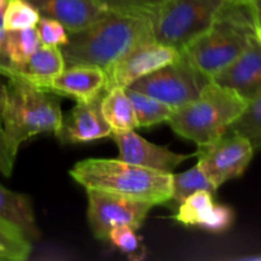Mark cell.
<instances>
[{
  "instance_id": "cell-1",
  "label": "cell",
  "mask_w": 261,
  "mask_h": 261,
  "mask_svg": "<svg viewBox=\"0 0 261 261\" xmlns=\"http://www.w3.org/2000/svg\"><path fill=\"white\" fill-rule=\"evenodd\" d=\"M68 33V42L60 47L65 65L97 66L105 73L134 48L155 41L152 19L115 13L84 30Z\"/></svg>"
},
{
  "instance_id": "cell-2",
  "label": "cell",
  "mask_w": 261,
  "mask_h": 261,
  "mask_svg": "<svg viewBox=\"0 0 261 261\" xmlns=\"http://www.w3.org/2000/svg\"><path fill=\"white\" fill-rule=\"evenodd\" d=\"M86 189L117 194L153 205H167L172 195V173L132 165L122 160L88 158L69 171Z\"/></svg>"
},
{
  "instance_id": "cell-3",
  "label": "cell",
  "mask_w": 261,
  "mask_h": 261,
  "mask_svg": "<svg viewBox=\"0 0 261 261\" xmlns=\"http://www.w3.org/2000/svg\"><path fill=\"white\" fill-rule=\"evenodd\" d=\"M252 8L247 0H226L216 22L181 53L209 79L226 69L255 35Z\"/></svg>"
},
{
  "instance_id": "cell-4",
  "label": "cell",
  "mask_w": 261,
  "mask_h": 261,
  "mask_svg": "<svg viewBox=\"0 0 261 261\" xmlns=\"http://www.w3.org/2000/svg\"><path fill=\"white\" fill-rule=\"evenodd\" d=\"M246 105L236 92L211 81L196 98L173 111L168 124L177 135L203 147L224 134Z\"/></svg>"
},
{
  "instance_id": "cell-5",
  "label": "cell",
  "mask_w": 261,
  "mask_h": 261,
  "mask_svg": "<svg viewBox=\"0 0 261 261\" xmlns=\"http://www.w3.org/2000/svg\"><path fill=\"white\" fill-rule=\"evenodd\" d=\"M60 103L24 79L12 76L5 88L3 129L10 142L19 148L25 140L42 133L55 134L61 126Z\"/></svg>"
},
{
  "instance_id": "cell-6",
  "label": "cell",
  "mask_w": 261,
  "mask_h": 261,
  "mask_svg": "<svg viewBox=\"0 0 261 261\" xmlns=\"http://www.w3.org/2000/svg\"><path fill=\"white\" fill-rule=\"evenodd\" d=\"M226 0H166L152 18L157 42L181 53L213 25Z\"/></svg>"
},
{
  "instance_id": "cell-7",
  "label": "cell",
  "mask_w": 261,
  "mask_h": 261,
  "mask_svg": "<svg viewBox=\"0 0 261 261\" xmlns=\"http://www.w3.org/2000/svg\"><path fill=\"white\" fill-rule=\"evenodd\" d=\"M209 82L211 79L181 53L177 60L138 79L129 87L163 102L175 111L196 98Z\"/></svg>"
},
{
  "instance_id": "cell-8",
  "label": "cell",
  "mask_w": 261,
  "mask_h": 261,
  "mask_svg": "<svg viewBox=\"0 0 261 261\" xmlns=\"http://www.w3.org/2000/svg\"><path fill=\"white\" fill-rule=\"evenodd\" d=\"M251 142L242 134L227 130L209 144L198 147V165L217 189L246 171L254 157Z\"/></svg>"
},
{
  "instance_id": "cell-9",
  "label": "cell",
  "mask_w": 261,
  "mask_h": 261,
  "mask_svg": "<svg viewBox=\"0 0 261 261\" xmlns=\"http://www.w3.org/2000/svg\"><path fill=\"white\" fill-rule=\"evenodd\" d=\"M88 196V224L92 233L101 241H107L112 228L129 226L139 229L147 219L153 204L135 200L117 194L87 189Z\"/></svg>"
},
{
  "instance_id": "cell-10",
  "label": "cell",
  "mask_w": 261,
  "mask_h": 261,
  "mask_svg": "<svg viewBox=\"0 0 261 261\" xmlns=\"http://www.w3.org/2000/svg\"><path fill=\"white\" fill-rule=\"evenodd\" d=\"M181 53L171 46L152 41L134 48L106 73V89L110 87H129L138 79L158 70L180 58Z\"/></svg>"
},
{
  "instance_id": "cell-11",
  "label": "cell",
  "mask_w": 261,
  "mask_h": 261,
  "mask_svg": "<svg viewBox=\"0 0 261 261\" xmlns=\"http://www.w3.org/2000/svg\"><path fill=\"white\" fill-rule=\"evenodd\" d=\"M110 137L117 145L120 160L132 165L142 166L161 172L172 173L194 154H178L166 147L153 144L134 130L126 133H111Z\"/></svg>"
},
{
  "instance_id": "cell-12",
  "label": "cell",
  "mask_w": 261,
  "mask_h": 261,
  "mask_svg": "<svg viewBox=\"0 0 261 261\" xmlns=\"http://www.w3.org/2000/svg\"><path fill=\"white\" fill-rule=\"evenodd\" d=\"M105 93L91 101L78 102L70 112L63 115L61 126L55 133L63 144H82L111 135V127L101 111Z\"/></svg>"
},
{
  "instance_id": "cell-13",
  "label": "cell",
  "mask_w": 261,
  "mask_h": 261,
  "mask_svg": "<svg viewBox=\"0 0 261 261\" xmlns=\"http://www.w3.org/2000/svg\"><path fill=\"white\" fill-rule=\"evenodd\" d=\"M219 86L232 89L245 101L261 93V42L252 36L241 55L213 79Z\"/></svg>"
},
{
  "instance_id": "cell-14",
  "label": "cell",
  "mask_w": 261,
  "mask_h": 261,
  "mask_svg": "<svg viewBox=\"0 0 261 261\" xmlns=\"http://www.w3.org/2000/svg\"><path fill=\"white\" fill-rule=\"evenodd\" d=\"M41 17L53 18L68 32H76L106 17L109 12L97 0H27Z\"/></svg>"
},
{
  "instance_id": "cell-15",
  "label": "cell",
  "mask_w": 261,
  "mask_h": 261,
  "mask_svg": "<svg viewBox=\"0 0 261 261\" xmlns=\"http://www.w3.org/2000/svg\"><path fill=\"white\" fill-rule=\"evenodd\" d=\"M107 76L101 68L91 65L65 66L46 91L59 96L71 97L76 102H86L106 92Z\"/></svg>"
},
{
  "instance_id": "cell-16",
  "label": "cell",
  "mask_w": 261,
  "mask_h": 261,
  "mask_svg": "<svg viewBox=\"0 0 261 261\" xmlns=\"http://www.w3.org/2000/svg\"><path fill=\"white\" fill-rule=\"evenodd\" d=\"M65 66L60 47L41 43L27 63L18 69L15 76L46 91L54 78H56Z\"/></svg>"
},
{
  "instance_id": "cell-17",
  "label": "cell",
  "mask_w": 261,
  "mask_h": 261,
  "mask_svg": "<svg viewBox=\"0 0 261 261\" xmlns=\"http://www.w3.org/2000/svg\"><path fill=\"white\" fill-rule=\"evenodd\" d=\"M0 223L15 229L28 240L38 237L37 223L31 199L0 185Z\"/></svg>"
},
{
  "instance_id": "cell-18",
  "label": "cell",
  "mask_w": 261,
  "mask_h": 261,
  "mask_svg": "<svg viewBox=\"0 0 261 261\" xmlns=\"http://www.w3.org/2000/svg\"><path fill=\"white\" fill-rule=\"evenodd\" d=\"M101 111L112 133H126L138 127L134 107L124 87L106 89L101 101Z\"/></svg>"
},
{
  "instance_id": "cell-19",
  "label": "cell",
  "mask_w": 261,
  "mask_h": 261,
  "mask_svg": "<svg viewBox=\"0 0 261 261\" xmlns=\"http://www.w3.org/2000/svg\"><path fill=\"white\" fill-rule=\"evenodd\" d=\"M126 93L134 107L138 127L154 126L162 122H168L173 114V110L163 102L126 87Z\"/></svg>"
},
{
  "instance_id": "cell-20",
  "label": "cell",
  "mask_w": 261,
  "mask_h": 261,
  "mask_svg": "<svg viewBox=\"0 0 261 261\" xmlns=\"http://www.w3.org/2000/svg\"><path fill=\"white\" fill-rule=\"evenodd\" d=\"M40 45V36L36 27L19 31H7L5 48L15 73L27 63L28 59Z\"/></svg>"
},
{
  "instance_id": "cell-21",
  "label": "cell",
  "mask_w": 261,
  "mask_h": 261,
  "mask_svg": "<svg viewBox=\"0 0 261 261\" xmlns=\"http://www.w3.org/2000/svg\"><path fill=\"white\" fill-rule=\"evenodd\" d=\"M206 190L211 191L216 195L218 189L209 181L205 173L200 168V166L196 163L190 170L185 171L182 173L173 175L172 173V195H171V201L178 205L182 203L188 196L196 191Z\"/></svg>"
},
{
  "instance_id": "cell-22",
  "label": "cell",
  "mask_w": 261,
  "mask_h": 261,
  "mask_svg": "<svg viewBox=\"0 0 261 261\" xmlns=\"http://www.w3.org/2000/svg\"><path fill=\"white\" fill-rule=\"evenodd\" d=\"M227 130L236 132L251 142L254 149H261V93L247 102L242 114Z\"/></svg>"
},
{
  "instance_id": "cell-23",
  "label": "cell",
  "mask_w": 261,
  "mask_h": 261,
  "mask_svg": "<svg viewBox=\"0 0 261 261\" xmlns=\"http://www.w3.org/2000/svg\"><path fill=\"white\" fill-rule=\"evenodd\" d=\"M41 15L27 0H9L3 12V24L7 31H19L37 25Z\"/></svg>"
},
{
  "instance_id": "cell-24",
  "label": "cell",
  "mask_w": 261,
  "mask_h": 261,
  "mask_svg": "<svg viewBox=\"0 0 261 261\" xmlns=\"http://www.w3.org/2000/svg\"><path fill=\"white\" fill-rule=\"evenodd\" d=\"M109 13L152 19L166 0H97Z\"/></svg>"
},
{
  "instance_id": "cell-25",
  "label": "cell",
  "mask_w": 261,
  "mask_h": 261,
  "mask_svg": "<svg viewBox=\"0 0 261 261\" xmlns=\"http://www.w3.org/2000/svg\"><path fill=\"white\" fill-rule=\"evenodd\" d=\"M214 203V194L200 190L191 194L182 203L178 204L175 219L184 226H198L206 209Z\"/></svg>"
},
{
  "instance_id": "cell-26",
  "label": "cell",
  "mask_w": 261,
  "mask_h": 261,
  "mask_svg": "<svg viewBox=\"0 0 261 261\" xmlns=\"http://www.w3.org/2000/svg\"><path fill=\"white\" fill-rule=\"evenodd\" d=\"M31 250L27 237L0 223V261H24L30 257Z\"/></svg>"
},
{
  "instance_id": "cell-27",
  "label": "cell",
  "mask_w": 261,
  "mask_h": 261,
  "mask_svg": "<svg viewBox=\"0 0 261 261\" xmlns=\"http://www.w3.org/2000/svg\"><path fill=\"white\" fill-rule=\"evenodd\" d=\"M137 229L129 226L115 227L109 233L107 241L111 242L122 254L126 255L130 260H142L147 255L142 239L137 234Z\"/></svg>"
},
{
  "instance_id": "cell-28",
  "label": "cell",
  "mask_w": 261,
  "mask_h": 261,
  "mask_svg": "<svg viewBox=\"0 0 261 261\" xmlns=\"http://www.w3.org/2000/svg\"><path fill=\"white\" fill-rule=\"evenodd\" d=\"M233 209L223 204L213 203L203 214L198 226L212 233H222L233 224Z\"/></svg>"
},
{
  "instance_id": "cell-29",
  "label": "cell",
  "mask_w": 261,
  "mask_h": 261,
  "mask_svg": "<svg viewBox=\"0 0 261 261\" xmlns=\"http://www.w3.org/2000/svg\"><path fill=\"white\" fill-rule=\"evenodd\" d=\"M36 28H37L38 36H40L41 43L43 45L61 47V46L66 45L69 40V33L65 27L53 18L41 17Z\"/></svg>"
},
{
  "instance_id": "cell-30",
  "label": "cell",
  "mask_w": 261,
  "mask_h": 261,
  "mask_svg": "<svg viewBox=\"0 0 261 261\" xmlns=\"http://www.w3.org/2000/svg\"><path fill=\"white\" fill-rule=\"evenodd\" d=\"M17 153V145L10 142V139L4 133V129L0 130V173L2 175H12Z\"/></svg>"
},
{
  "instance_id": "cell-31",
  "label": "cell",
  "mask_w": 261,
  "mask_h": 261,
  "mask_svg": "<svg viewBox=\"0 0 261 261\" xmlns=\"http://www.w3.org/2000/svg\"><path fill=\"white\" fill-rule=\"evenodd\" d=\"M5 42H7V30L3 24V13H0V75L12 78L15 75V70L8 58Z\"/></svg>"
},
{
  "instance_id": "cell-32",
  "label": "cell",
  "mask_w": 261,
  "mask_h": 261,
  "mask_svg": "<svg viewBox=\"0 0 261 261\" xmlns=\"http://www.w3.org/2000/svg\"><path fill=\"white\" fill-rule=\"evenodd\" d=\"M252 8L256 27H261V0H247Z\"/></svg>"
},
{
  "instance_id": "cell-33",
  "label": "cell",
  "mask_w": 261,
  "mask_h": 261,
  "mask_svg": "<svg viewBox=\"0 0 261 261\" xmlns=\"http://www.w3.org/2000/svg\"><path fill=\"white\" fill-rule=\"evenodd\" d=\"M5 88H7V84L0 81V130H3V110H4L5 102Z\"/></svg>"
},
{
  "instance_id": "cell-34",
  "label": "cell",
  "mask_w": 261,
  "mask_h": 261,
  "mask_svg": "<svg viewBox=\"0 0 261 261\" xmlns=\"http://www.w3.org/2000/svg\"><path fill=\"white\" fill-rule=\"evenodd\" d=\"M8 2H9V0H0V13L4 12V9H5V7H7Z\"/></svg>"
},
{
  "instance_id": "cell-35",
  "label": "cell",
  "mask_w": 261,
  "mask_h": 261,
  "mask_svg": "<svg viewBox=\"0 0 261 261\" xmlns=\"http://www.w3.org/2000/svg\"><path fill=\"white\" fill-rule=\"evenodd\" d=\"M255 36H256L257 40L261 42V27H256V30H255Z\"/></svg>"
},
{
  "instance_id": "cell-36",
  "label": "cell",
  "mask_w": 261,
  "mask_h": 261,
  "mask_svg": "<svg viewBox=\"0 0 261 261\" xmlns=\"http://www.w3.org/2000/svg\"><path fill=\"white\" fill-rule=\"evenodd\" d=\"M246 260H261V256H250V257H245Z\"/></svg>"
}]
</instances>
